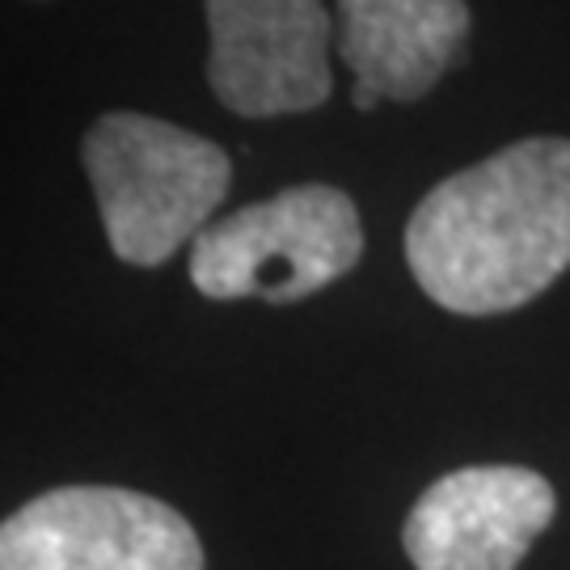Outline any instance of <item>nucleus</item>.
Wrapping results in <instances>:
<instances>
[{"mask_svg":"<svg viewBox=\"0 0 570 570\" xmlns=\"http://www.w3.org/2000/svg\"><path fill=\"white\" fill-rule=\"evenodd\" d=\"M406 263L449 313L537 301L570 266V140H520L431 186L406 225Z\"/></svg>","mask_w":570,"mask_h":570,"instance_id":"obj_1","label":"nucleus"},{"mask_svg":"<svg viewBox=\"0 0 570 570\" xmlns=\"http://www.w3.org/2000/svg\"><path fill=\"white\" fill-rule=\"evenodd\" d=\"M81 161L106 242L131 266H165L212 225L233 183L220 144L178 122L110 110L85 131Z\"/></svg>","mask_w":570,"mask_h":570,"instance_id":"obj_2","label":"nucleus"},{"mask_svg":"<svg viewBox=\"0 0 570 570\" xmlns=\"http://www.w3.org/2000/svg\"><path fill=\"white\" fill-rule=\"evenodd\" d=\"M364 254L360 212L338 186H287L212 225L190 245V284L207 301L258 296L296 305L346 275Z\"/></svg>","mask_w":570,"mask_h":570,"instance_id":"obj_3","label":"nucleus"},{"mask_svg":"<svg viewBox=\"0 0 570 570\" xmlns=\"http://www.w3.org/2000/svg\"><path fill=\"white\" fill-rule=\"evenodd\" d=\"M0 570H204V546L161 499L60 487L0 524Z\"/></svg>","mask_w":570,"mask_h":570,"instance_id":"obj_4","label":"nucleus"},{"mask_svg":"<svg viewBox=\"0 0 570 570\" xmlns=\"http://www.w3.org/2000/svg\"><path fill=\"white\" fill-rule=\"evenodd\" d=\"M207 85L242 119L305 115L330 98V21L322 0H204Z\"/></svg>","mask_w":570,"mask_h":570,"instance_id":"obj_5","label":"nucleus"},{"mask_svg":"<svg viewBox=\"0 0 570 570\" xmlns=\"http://www.w3.org/2000/svg\"><path fill=\"white\" fill-rule=\"evenodd\" d=\"M553 487L520 465H469L423 490L406 515L410 562L419 570H515L550 529Z\"/></svg>","mask_w":570,"mask_h":570,"instance_id":"obj_6","label":"nucleus"},{"mask_svg":"<svg viewBox=\"0 0 570 570\" xmlns=\"http://www.w3.org/2000/svg\"><path fill=\"white\" fill-rule=\"evenodd\" d=\"M334 42L351 68L355 110L419 102L469 39L465 0H334Z\"/></svg>","mask_w":570,"mask_h":570,"instance_id":"obj_7","label":"nucleus"}]
</instances>
